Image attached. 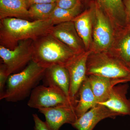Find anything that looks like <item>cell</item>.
<instances>
[{
	"instance_id": "obj_16",
	"label": "cell",
	"mask_w": 130,
	"mask_h": 130,
	"mask_svg": "<svg viewBox=\"0 0 130 130\" xmlns=\"http://www.w3.org/2000/svg\"><path fill=\"white\" fill-rule=\"evenodd\" d=\"M15 18L30 19L26 0H0V20Z\"/></svg>"
},
{
	"instance_id": "obj_11",
	"label": "cell",
	"mask_w": 130,
	"mask_h": 130,
	"mask_svg": "<svg viewBox=\"0 0 130 130\" xmlns=\"http://www.w3.org/2000/svg\"><path fill=\"white\" fill-rule=\"evenodd\" d=\"M94 19L93 35L94 44L99 50H106L111 46L112 41L111 28L105 13L96 7Z\"/></svg>"
},
{
	"instance_id": "obj_23",
	"label": "cell",
	"mask_w": 130,
	"mask_h": 130,
	"mask_svg": "<svg viewBox=\"0 0 130 130\" xmlns=\"http://www.w3.org/2000/svg\"><path fill=\"white\" fill-rule=\"evenodd\" d=\"M78 2V0H56V6L65 9H71Z\"/></svg>"
},
{
	"instance_id": "obj_4",
	"label": "cell",
	"mask_w": 130,
	"mask_h": 130,
	"mask_svg": "<svg viewBox=\"0 0 130 130\" xmlns=\"http://www.w3.org/2000/svg\"><path fill=\"white\" fill-rule=\"evenodd\" d=\"M86 75L130 81V68L118 55L91 53L87 60Z\"/></svg>"
},
{
	"instance_id": "obj_22",
	"label": "cell",
	"mask_w": 130,
	"mask_h": 130,
	"mask_svg": "<svg viewBox=\"0 0 130 130\" xmlns=\"http://www.w3.org/2000/svg\"><path fill=\"white\" fill-rule=\"evenodd\" d=\"M9 76L7 72L6 68L4 64H2L0 67V94L5 90L7 82Z\"/></svg>"
},
{
	"instance_id": "obj_21",
	"label": "cell",
	"mask_w": 130,
	"mask_h": 130,
	"mask_svg": "<svg viewBox=\"0 0 130 130\" xmlns=\"http://www.w3.org/2000/svg\"><path fill=\"white\" fill-rule=\"evenodd\" d=\"M119 49L118 55L130 68V23L124 31Z\"/></svg>"
},
{
	"instance_id": "obj_24",
	"label": "cell",
	"mask_w": 130,
	"mask_h": 130,
	"mask_svg": "<svg viewBox=\"0 0 130 130\" xmlns=\"http://www.w3.org/2000/svg\"><path fill=\"white\" fill-rule=\"evenodd\" d=\"M33 120L35 122V130H50L45 122H43L38 117L37 114H32Z\"/></svg>"
},
{
	"instance_id": "obj_2",
	"label": "cell",
	"mask_w": 130,
	"mask_h": 130,
	"mask_svg": "<svg viewBox=\"0 0 130 130\" xmlns=\"http://www.w3.org/2000/svg\"><path fill=\"white\" fill-rule=\"evenodd\" d=\"M32 46V60L46 69L54 65L66 68L80 54L50 34L33 41Z\"/></svg>"
},
{
	"instance_id": "obj_15",
	"label": "cell",
	"mask_w": 130,
	"mask_h": 130,
	"mask_svg": "<svg viewBox=\"0 0 130 130\" xmlns=\"http://www.w3.org/2000/svg\"><path fill=\"white\" fill-rule=\"evenodd\" d=\"M95 7L86 9L72 20L78 34L88 51L92 40L93 20L94 19Z\"/></svg>"
},
{
	"instance_id": "obj_20",
	"label": "cell",
	"mask_w": 130,
	"mask_h": 130,
	"mask_svg": "<svg viewBox=\"0 0 130 130\" xmlns=\"http://www.w3.org/2000/svg\"><path fill=\"white\" fill-rule=\"evenodd\" d=\"M56 6V3L31 5L28 8L30 19L33 20L48 19Z\"/></svg>"
},
{
	"instance_id": "obj_10",
	"label": "cell",
	"mask_w": 130,
	"mask_h": 130,
	"mask_svg": "<svg viewBox=\"0 0 130 130\" xmlns=\"http://www.w3.org/2000/svg\"><path fill=\"white\" fill-rule=\"evenodd\" d=\"M118 116L120 115L103 105H98L79 117L72 125L78 130H93L103 120L115 119Z\"/></svg>"
},
{
	"instance_id": "obj_26",
	"label": "cell",
	"mask_w": 130,
	"mask_h": 130,
	"mask_svg": "<svg viewBox=\"0 0 130 130\" xmlns=\"http://www.w3.org/2000/svg\"><path fill=\"white\" fill-rule=\"evenodd\" d=\"M123 1L126 19L130 23V0H123Z\"/></svg>"
},
{
	"instance_id": "obj_6",
	"label": "cell",
	"mask_w": 130,
	"mask_h": 130,
	"mask_svg": "<svg viewBox=\"0 0 130 130\" xmlns=\"http://www.w3.org/2000/svg\"><path fill=\"white\" fill-rule=\"evenodd\" d=\"M77 103L68 98L59 88L41 85L32 90L27 105L31 108L38 109L64 105L76 106Z\"/></svg>"
},
{
	"instance_id": "obj_9",
	"label": "cell",
	"mask_w": 130,
	"mask_h": 130,
	"mask_svg": "<svg viewBox=\"0 0 130 130\" xmlns=\"http://www.w3.org/2000/svg\"><path fill=\"white\" fill-rule=\"evenodd\" d=\"M50 34L77 53L80 54L86 51L72 21L54 25Z\"/></svg>"
},
{
	"instance_id": "obj_17",
	"label": "cell",
	"mask_w": 130,
	"mask_h": 130,
	"mask_svg": "<svg viewBox=\"0 0 130 130\" xmlns=\"http://www.w3.org/2000/svg\"><path fill=\"white\" fill-rule=\"evenodd\" d=\"M83 7L85 6H95L104 13L113 16L125 18L123 0H78Z\"/></svg>"
},
{
	"instance_id": "obj_18",
	"label": "cell",
	"mask_w": 130,
	"mask_h": 130,
	"mask_svg": "<svg viewBox=\"0 0 130 130\" xmlns=\"http://www.w3.org/2000/svg\"><path fill=\"white\" fill-rule=\"evenodd\" d=\"M79 99L75 107L77 118L92 108L98 105V102L91 89L88 76L80 87Z\"/></svg>"
},
{
	"instance_id": "obj_3",
	"label": "cell",
	"mask_w": 130,
	"mask_h": 130,
	"mask_svg": "<svg viewBox=\"0 0 130 130\" xmlns=\"http://www.w3.org/2000/svg\"><path fill=\"white\" fill-rule=\"evenodd\" d=\"M46 70L32 60L21 71L9 75L0 100L12 102L24 100L43 79Z\"/></svg>"
},
{
	"instance_id": "obj_25",
	"label": "cell",
	"mask_w": 130,
	"mask_h": 130,
	"mask_svg": "<svg viewBox=\"0 0 130 130\" xmlns=\"http://www.w3.org/2000/svg\"><path fill=\"white\" fill-rule=\"evenodd\" d=\"M28 8L35 4H50L56 3V0H26Z\"/></svg>"
},
{
	"instance_id": "obj_14",
	"label": "cell",
	"mask_w": 130,
	"mask_h": 130,
	"mask_svg": "<svg viewBox=\"0 0 130 130\" xmlns=\"http://www.w3.org/2000/svg\"><path fill=\"white\" fill-rule=\"evenodd\" d=\"M90 84L98 105L106 101L113 88L119 84L130 82L126 79H113L98 75L88 76Z\"/></svg>"
},
{
	"instance_id": "obj_12",
	"label": "cell",
	"mask_w": 130,
	"mask_h": 130,
	"mask_svg": "<svg viewBox=\"0 0 130 130\" xmlns=\"http://www.w3.org/2000/svg\"><path fill=\"white\" fill-rule=\"evenodd\" d=\"M129 88L126 83L115 85L112 89L107 100L98 105L106 107L120 116H130V99H128L126 95Z\"/></svg>"
},
{
	"instance_id": "obj_8",
	"label": "cell",
	"mask_w": 130,
	"mask_h": 130,
	"mask_svg": "<svg viewBox=\"0 0 130 130\" xmlns=\"http://www.w3.org/2000/svg\"><path fill=\"white\" fill-rule=\"evenodd\" d=\"M91 51H86L79 55L66 67L70 76V96L72 101L78 102L80 87L87 77V63Z\"/></svg>"
},
{
	"instance_id": "obj_19",
	"label": "cell",
	"mask_w": 130,
	"mask_h": 130,
	"mask_svg": "<svg viewBox=\"0 0 130 130\" xmlns=\"http://www.w3.org/2000/svg\"><path fill=\"white\" fill-rule=\"evenodd\" d=\"M83 7L80 2L72 8L65 9L56 6L50 14L48 19L51 20L54 25L72 21L77 16L83 12Z\"/></svg>"
},
{
	"instance_id": "obj_13",
	"label": "cell",
	"mask_w": 130,
	"mask_h": 130,
	"mask_svg": "<svg viewBox=\"0 0 130 130\" xmlns=\"http://www.w3.org/2000/svg\"><path fill=\"white\" fill-rule=\"evenodd\" d=\"M42 80L44 86L59 88L72 100L70 96V74L66 68L59 65L48 68L46 69Z\"/></svg>"
},
{
	"instance_id": "obj_7",
	"label": "cell",
	"mask_w": 130,
	"mask_h": 130,
	"mask_svg": "<svg viewBox=\"0 0 130 130\" xmlns=\"http://www.w3.org/2000/svg\"><path fill=\"white\" fill-rule=\"evenodd\" d=\"M76 106L64 105L51 107L41 108L38 111L46 119V124L50 130H59L65 124L72 125L77 119Z\"/></svg>"
},
{
	"instance_id": "obj_5",
	"label": "cell",
	"mask_w": 130,
	"mask_h": 130,
	"mask_svg": "<svg viewBox=\"0 0 130 130\" xmlns=\"http://www.w3.org/2000/svg\"><path fill=\"white\" fill-rule=\"evenodd\" d=\"M33 41L23 40L13 49L0 45V56L8 76L21 71L32 60Z\"/></svg>"
},
{
	"instance_id": "obj_1",
	"label": "cell",
	"mask_w": 130,
	"mask_h": 130,
	"mask_svg": "<svg viewBox=\"0 0 130 130\" xmlns=\"http://www.w3.org/2000/svg\"><path fill=\"white\" fill-rule=\"evenodd\" d=\"M54 25L50 19L29 21L8 18L0 20V44L13 49L23 40L33 41L50 34Z\"/></svg>"
}]
</instances>
